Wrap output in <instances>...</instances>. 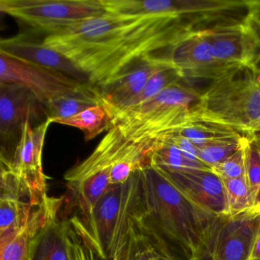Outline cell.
I'll return each mask as SVG.
<instances>
[{"label":"cell","instance_id":"1","mask_svg":"<svg viewBox=\"0 0 260 260\" xmlns=\"http://www.w3.org/2000/svg\"><path fill=\"white\" fill-rule=\"evenodd\" d=\"M188 21L174 16L106 13L48 31L45 45L59 51L100 87L146 57H161L190 31ZM164 58V57H162Z\"/></svg>","mask_w":260,"mask_h":260},{"label":"cell","instance_id":"2","mask_svg":"<svg viewBox=\"0 0 260 260\" xmlns=\"http://www.w3.org/2000/svg\"><path fill=\"white\" fill-rule=\"evenodd\" d=\"M221 217L213 214L148 164L139 170L135 218L162 260H200Z\"/></svg>","mask_w":260,"mask_h":260},{"label":"cell","instance_id":"3","mask_svg":"<svg viewBox=\"0 0 260 260\" xmlns=\"http://www.w3.org/2000/svg\"><path fill=\"white\" fill-rule=\"evenodd\" d=\"M139 170L111 185L89 214L69 219L86 242L92 260H138L150 247L135 218Z\"/></svg>","mask_w":260,"mask_h":260},{"label":"cell","instance_id":"4","mask_svg":"<svg viewBox=\"0 0 260 260\" xmlns=\"http://www.w3.org/2000/svg\"><path fill=\"white\" fill-rule=\"evenodd\" d=\"M192 116L229 126L246 137L260 134V74L238 65L201 92Z\"/></svg>","mask_w":260,"mask_h":260},{"label":"cell","instance_id":"5","mask_svg":"<svg viewBox=\"0 0 260 260\" xmlns=\"http://www.w3.org/2000/svg\"><path fill=\"white\" fill-rule=\"evenodd\" d=\"M201 92L182 80L142 104L126 109L112 119L124 137L144 142L180 128L189 121Z\"/></svg>","mask_w":260,"mask_h":260},{"label":"cell","instance_id":"6","mask_svg":"<svg viewBox=\"0 0 260 260\" xmlns=\"http://www.w3.org/2000/svg\"><path fill=\"white\" fill-rule=\"evenodd\" d=\"M0 10L45 33L108 13L103 0H1Z\"/></svg>","mask_w":260,"mask_h":260},{"label":"cell","instance_id":"7","mask_svg":"<svg viewBox=\"0 0 260 260\" xmlns=\"http://www.w3.org/2000/svg\"><path fill=\"white\" fill-rule=\"evenodd\" d=\"M0 83L25 86L45 103L76 93L91 84L1 51Z\"/></svg>","mask_w":260,"mask_h":260},{"label":"cell","instance_id":"8","mask_svg":"<svg viewBox=\"0 0 260 260\" xmlns=\"http://www.w3.org/2000/svg\"><path fill=\"white\" fill-rule=\"evenodd\" d=\"M48 119L45 103L29 89L16 83H0V138L1 156L13 150L20 138L22 126L30 121L42 123ZM35 126V125H33Z\"/></svg>","mask_w":260,"mask_h":260},{"label":"cell","instance_id":"9","mask_svg":"<svg viewBox=\"0 0 260 260\" xmlns=\"http://www.w3.org/2000/svg\"><path fill=\"white\" fill-rule=\"evenodd\" d=\"M168 60L182 72L183 80H213L238 65L216 58L209 40V28L190 31L168 52Z\"/></svg>","mask_w":260,"mask_h":260},{"label":"cell","instance_id":"10","mask_svg":"<svg viewBox=\"0 0 260 260\" xmlns=\"http://www.w3.org/2000/svg\"><path fill=\"white\" fill-rule=\"evenodd\" d=\"M260 231V211L252 210L218 220L206 253L210 260H250Z\"/></svg>","mask_w":260,"mask_h":260},{"label":"cell","instance_id":"11","mask_svg":"<svg viewBox=\"0 0 260 260\" xmlns=\"http://www.w3.org/2000/svg\"><path fill=\"white\" fill-rule=\"evenodd\" d=\"M51 124L49 118L33 126L27 121L22 126L20 138L8 159L1 158V165L22 178L32 189L47 194V177L42 165L45 137Z\"/></svg>","mask_w":260,"mask_h":260},{"label":"cell","instance_id":"12","mask_svg":"<svg viewBox=\"0 0 260 260\" xmlns=\"http://www.w3.org/2000/svg\"><path fill=\"white\" fill-rule=\"evenodd\" d=\"M209 40L216 58L228 64H253L260 55V34L247 16L209 28Z\"/></svg>","mask_w":260,"mask_h":260},{"label":"cell","instance_id":"13","mask_svg":"<svg viewBox=\"0 0 260 260\" xmlns=\"http://www.w3.org/2000/svg\"><path fill=\"white\" fill-rule=\"evenodd\" d=\"M170 62L162 57H144L110 83L97 86L103 99V106L111 120L128 108L150 77Z\"/></svg>","mask_w":260,"mask_h":260},{"label":"cell","instance_id":"14","mask_svg":"<svg viewBox=\"0 0 260 260\" xmlns=\"http://www.w3.org/2000/svg\"><path fill=\"white\" fill-rule=\"evenodd\" d=\"M0 51L17 58L62 73L74 80L91 83L89 77L72 61L42 41L20 34L0 42ZM92 84V83H91Z\"/></svg>","mask_w":260,"mask_h":260},{"label":"cell","instance_id":"15","mask_svg":"<svg viewBox=\"0 0 260 260\" xmlns=\"http://www.w3.org/2000/svg\"><path fill=\"white\" fill-rule=\"evenodd\" d=\"M158 169L175 185L208 211L220 217L228 216L224 187L221 179L214 172Z\"/></svg>","mask_w":260,"mask_h":260},{"label":"cell","instance_id":"16","mask_svg":"<svg viewBox=\"0 0 260 260\" xmlns=\"http://www.w3.org/2000/svg\"><path fill=\"white\" fill-rule=\"evenodd\" d=\"M59 213L54 214L33 237L29 260H70L69 220H60Z\"/></svg>","mask_w":260,"mask_h":260},{"label":"cell","instance_id":"17","mask_svg":"<svg viewBox=\"0 0 260 260\" xmlns=\"http://www.w3.org/2000/svg\"><path fill=\"white\" fill-rule=\"evenodd\" d=\"M61 200L53 198L48 205L11 240L0 245V260H29L31 240L48 220L60 211Z\"/></svg>","mask_w":260,"mask_h":260},{"label":"cell","instance_id":"18","mask_svg":"<svg viewBox=\"0 0 260 260\" xmlns=\"http://www.w3.org/2000/svg\"><path fill=\"white\" fill-rule=\"evenodd\" d=\"M48 118L51 123L67 119L96 106H103L100 89L93 84H89L76 93L62 97L45 103Z\"/></svg>","mask_w":260,"mask_h":260},{"label":"cell","instance_id":"19","mask_svg":"<svg viewBox=\"0 0 260 260\" xmlns=\"http://www.w3.org/2000/svg\"><path fill=\"white\" fill-rule=\"evenodd\" d=\"M150 164L162 170H202L213 171L212 168L201 161L187 157L179 148L167 138L160 136L153 140Z\"/></svg>","mask_w":260,"mask_h":260},{"label":"cell","instance_id":"20","mask_svg":"<svg viewBox=\"0 0 260 260\" xmlns=\"http://www.w3.org/2000/svg\"><path fill=\"white\" fill-rule=\"evenodd\" d=\"M176 132L189 140L197 147L218 140L243 136L229 126L192 115L186 124Z\"/></svg>","mask_w":260,"mask_h":260},{"label":"cell","instance_id":"21","mask_svg":"<svg viewBox=\"0 0 260 260\" xmlns=\"http://www.w3.org/2000/svg\"><path fill=\"white\" fill-rule=\"evenodd\" d=\"M54 123L77 127L83 132L86 141L94 139L112 127V120L103 106L89 108L75 116Z\"/></svg>","mask_w":260,"mask_h":260},{"label":"cell","instance_id":"22","mask_svg":"<svg viewBox=\"0 0 260 260\" xmlns=\"http://www.w3.org/2000/svg\"><path fill=\"white\" fill-rule=\"evenodd\" d=\"M245 178L249 186L254 208L260 211V147L258 136L243 137Z\"/></svg>","mask_w":260,"mask_h":260},{"label":"cell","instance_id":"23","mask_svg":"<svg viewBox=\"0 0 260 260\" xmlns=\"http://www.w3.org/2000/svg\"><path fill=\"white\" fill-rule=\"evenodd\" d=\"M182 80H183V76L182 72L171 62H170L150 77L142 91L138 94V96L132 101L129 107L126 109L145 103L147 100L157 95L166 88Z\"/></svg>","mask_w":260,"mask_h":260},{"label":"cell","instance_id":"24","mask_svg":"<svg viewBox=\"0 0 260 260\" xmlns=\"http://www.w3.org/2000/svg\"><path fill=\"white\" fill-rule=\"evenodd\" d=\"M221 180L226 196L228 216L255 210L245 176L237 179H221Z\"/></svg>","mask_w":260,"mask_h":260},{"label":"cell","instance_id":"25","mask_svg":"<svg viewBox=\"0 0 260 260\" xmlns=\"http://www.w3.org/2000/svg\"><path fill=\"white\" fill-rule=\"evenodd\" d=\"M243 137L225 138L200 146L198 147L199 160L212 168L241 147Z\"/></svg>","mask_w":260,"mask_h":260},{"label":"cell","instance_id":"26","mask_svg":"<svg viewBox=\"0 0 260 260\" xmlns=\"http://www.w3.org/2000/svg\"><path fill=\"white\" fill-rule=\"evenodd\" d=\"M213 172L220 179H237L245 176L244 150L242 145L235 153L212 167Z\"/></svg>","mask_w":260,"mask_h":260},{"label":"cell","instance_id":"27","mask_svg":"<svg viewBox=\"0 0 260 260\" xmlns=\"http://www.w3.org/2000/svg\"><path fill=\"white\" fill-rule=\"evenodd\" d=\"M68 242L70 260H92V255L86 242L70 220Z\"/></svg>","mask_w":260,"mask_h":260},{"label":"cell","instance_id":"28","mask_svg":"<svg viewBox=\"0 0 260 260\" xmlns=\"http://www.w3.org/2000/svg\"><path fill=\"white\" fill-rule=\"evenodd\" d=\"M247 20L260 34V1H247Z\"/></svg>","mask_w":260,"mask_h":260},{"label":"cell","instance_id":"29","mask_svg":"<svg viewBox=\"0 0 260 260\" xmlns=\"http://www.w3.org/2000/svg\"><path fill=\"white\" fill-rule=\"evenodd\" d=\"M250 260H260V231L254 243Z\"/></svg>","mask_w":260,"mask_h":260},{"label":"cell","instance_id":"30","mask_svg":"<svg viewBox=\"0 0 260 260\" xmlns=\"http://www.w3.org/2000/svg\"><path fill=\"white\" fill-rule=\"evenodd\" d=\"M138 260H162L152 249L146 252L144 255H141Z\"/></svg>","mask_w":260,"mask_h":260},{"label":"cell","instance_id":"31","mask_svg":"<svg viewBox=\"0 0 260 260\" xmlns=\"http://www.w3.org/2000/svg\"><path fill=\"white\" fill-rule=\"evenodd\" d=\"M253 66L255 67V69L260 74V55L258 56V58L255 60V63H253Z\"/></svg>","mask_w":260,"mask_h":260},{"label":"cell","instance_id":"32","mask_svg":"<svg viewBox=\"0 0 260 260\" xmlns=\"http://www.w3.org/2000/svg\"><path fill=\"white\" fill-rule=\"evenodd\" d=\"M258 144H259V147H260V137H258Z\"/></svg>","mask_w":260,"mask_h":260}]
</instances>
